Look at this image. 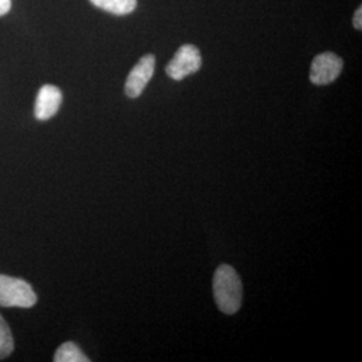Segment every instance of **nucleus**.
Masks as SVG:
<instances>
[{
	"label": "nucleus",
	"mask_w": 362,
	"mask_h": 362,
	"mask_svg": "<svg viewBox=\"0 0 362 362\" xmlns=\"http://www.w3.org/2000/svg\"><path fill=\"white\" fill-rule=\"evenodd\" d=\"M214 297L220 310L233 315L242 306L243 287L233 266L221 264L214 275Z\"/></svg>",
	"instance_id": "1"
},
{
	"label": "nucleus",
	"mask_w": 362,
	"mask_h": 362,
	"mask_svg": "<svg viewBox=\"0 0 362 362\" xmlns=\"http://www.w3.org/2000/svg\"><path fill=\"white\" fill-rule=\"evenodd\" d=\"M37 300V294L26 281L0 274V306L30 309Z\"/></svg>",
	"instance_id": "2"
},
{
	"label": "nucleus",
	"mask_w": 362,
	"mask_h": 362,
	"mask_svg": "<svg viewBox=\"0 0 362 362\" xmlns=\"http://www.w3.org/2000/svg\"><path fill=\"white\" fill-rule=\"evenodd\" d=\"M202 67V55L199 49L194 45H184L176 52L172 61L167 65V74L168 77L175 81H181Z\"/></svg>",
	"instance_id": "3"
},
{
	"label": "nucleus",
	"mask_w": 362,
	"mask_h": 362,
	"mask_svg": "<svg viewBox=\"0 0 362 362\" xmlns=\"http://www.w3.org/2000/svg\"><path fill=\"white\" fill-rule=\"evenodd\" d=\"M344 61L333 52L317 55L311 64L310 81L314 85H329L339 77Z\"/></svg>",
	"instance_id": "4"
},
{
	"label": "nucleus",
	"mask_w": 362,
	"mask_h": 362,
	"mask_svg": "<svg viewBox=\"0 0 362 362\" xmlns=\"http://www.w3.org/2000/svg\"><path fill=\"white\" fill-rule=\"evenodd\" d=\"M155 55L148 54L143 57L137 65L132 69L129 76L125 82V93L129 98H137L143 94L146 85L153 77L155 73Z\"/></svg>",
	"instance_id": "5"
},
{
	"label": "nucleus",
	"mask_w": 362,
	"mask_h": 362,
	"mask_svg": "<svg viewBox=\"0 0 362 362\" xmlns=\"http://www.w3.org/2000/svg\"><path fill=\"white\" fill-rule=\"evenodd\" d=\"M62 91L54 85H43L38 91L34 115L39 121H47L55 116L62 105Z\"/></svg>",
	"instance_id": "6"
},
{
	"label": "nucleus",
	"mask_w": 362,
	"mask_h": 362,
	"mask_svg": "<svg viewBox=\"0 0 362 362\" xmlns=\"http://www.w3.org/2000/svg\"><path fill=\"white\" fill-rule=\"evenodd\" d=\"M90 1L95 7L115 15H128L133 13L137 7V0H90Z\"/></svg>",
	"instance_id": "7"
},
{
	"label": "nucleus",
	"mask_w": 362,
	"mask_h": 362,
	"mask_svg": "<svg viewBox=\"0 0 362 362\" xmlns=\"http://www.w3.org/2000/svg\"><path fill=\"white\" fill-rule=\"evenodd\" d=\"M55 362H89L90 358L83 354V351L78 348L74 342L62 344L54 356Z\"/></svg>",
	"instance_id": "8"
},
{
	"label": "nucleus",
	"mask_w": 362,
	"mask_h": 362,
	"mask_svg": "<svg viewBox=\"0 0 362 362\" xmlns=\"http://www.w3.org/2000/svg\"><path fill=\"white\" fill-rule=\"evenodd\" d=\"M13 351V338L11 329L0 314V360L8 357Z\"/></svg>",
	"instance_id": "9"
},
{
	"label": "nucleus",
	"mask_w": 362,
	"mask_h": 362,
	"mask_svg": "<svg viewBox=\"0 0 362 362\" xmlns=\"http://www.w3.org/2000/svg\"><path fill=\"white\" fill-rule=\"evenodd\" d=\"M353 26H354V28H357V30H361L362 28L361 7H358V8H357V11L354 13V16H353Z\"/></svg>",
	"instance_id": "10"
},
{
	"label": "nucleus",
	"mask_w": 362,
	"mask_h": 362,
	"mask_svg": "<svg viewBox=\"0 0 362 362\" xmlns=\"http://www.w3.org/2000/svg\"><path fill=\"white\" fill-rule=\"evenodd\" d=\"M11 10V0H0V16L6 15Z\"/></svg>",
	"instance_id": "11"
}]
</instances>
